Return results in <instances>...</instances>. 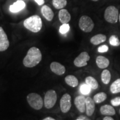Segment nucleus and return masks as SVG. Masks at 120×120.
I'll list each match as a JSON object with an SVG mask.
<instances>
[{
  "label": "nucleus",
  "instance_id": "dca6fc26",
  "mask_svg": "<svg viewBox=\"0 0 120 120\" xmlns=\"http://www.w3.org/2000/svg\"><path fill=\"white\" fill-rule=\"evenodd\" d=\"M96 63L97 67L101 69H105L109 67V61L107 58L103 56H98L96 59Z\"/></svg>",
  "mask_w": 120,
  "mask_h": 120
},
{
  "label": "nucleus",
  "instance_id": "f704fd0d",
  "mask_svg": "<svg viewBox=\"0 0 120 120\" xmlns=\"http://www.w3.org/2000/svg\"><path fill=\"white\" fill-rule=\"evenodd\" d=\"M91 1H94V2H97V1H98V0H91Z\"/></svg>",
  "mask_w": 120,
  "mask_h": 120
},
{
  "label": "nucleus",
  "instance_id": "1a4fd4ad",
  "mask_svg": "<svg viewBox=\"0 0 120 120\" xmlns=\"http://www.w3.org/2000/svg\"><path fill=\"white\" fill-rule=\"evenodd\" d=\"M10 46V42L6 32L2 27H0V52L7 50Z\"/></svg>",
  "mask_w": 120,
  "mask_h": 120
},
{
  "label": "nucleus",
  "instance_id": "6ab92c4d",
  "mask_svg": "<svg viewBox=\"0 0 120 120\" xmlns=\"http://www.w3.org/2000/svg\"><path fill=\"white\" fill-rule=\"evenodd\" d=\"M64 81L68 86L75 87L79 85V80L76 76L73 75H68L64 79Z\"/></svg>",
  "mask_w": 120,
  "mask_h": 120
},
{
  "label": "nucleus",
  "instance_id": "7c9ffc66",
  "mask_svg": "<svg viewBox=\"0 0 120 120\" xmlns=\"http://www.w3.org/2000/svg\"><path fill=\"white\" fill-rule=\"evenodd\" d=\"M103 120H115L113 118L109 116H106L104 118H103Z\"/></svg>",
  "mask_w": 120,
  "mask_h": 120
},
{
  "label": "nucleus",
  "instance_id": "393cba45",
  "mask_svg": "<svg viewBox=\"0 0 120 120\" xmlns=\"http://www.w3.org/2000/svg\"><path fill=\"white\" fill-rule=\"evenodd\" d=\"M109 43L111 46L114 47H117L120 45V41L116 35L111 36L109 38Z\"/></svg>",
  "mask_w": 120,
  "mask_h": 120
},
{
  "label": "nucleus",
  "instance_id": "2f4dec72",
  "mask_svg": "<svg viewBox=\"0 0 120 120\" xmlns=\"http://www.w3.org/2000/svg\"><path fill=\"white\" fill-rule=\"evenodd\" d=\"M78 118H81V119H82L83 120H91L90 118H88V117H87L85 116H80L78 117Z\"/></svg>",
  "mask_w": 120,
  "mask_h": 120
},
{
  "label": "nucleus",
  "instance_id": "f3484780",
  "mask_svg": "<svg viewBox=\"0 0 120 120\" xmlns=\"http://www.w3.org/2000/svg\"><path fill=\"white\" fill-rule=\"evenodd\" d=\"M100 112L105 116H112L115 115L116 111L112 106L109 105H105L100 108Z\"/></svg>",
  "mask_w": 120,
  "mask_h": 120
},
{
  "label": "nucleus",
  "instance_id": "0eeeda50",
  "mask_svg": "<svg viewBox=\"0 0 120 120\" xmlns=\"http://www.w3.org/2000/svg\"><path fill=\"white\" fill-rule=\"evenodd\" d=\"M72 106L71 97L68 94H64L60 100V109L63 113L68 112Z\"/></svg>",
  "mask_w": 120,
  "mask_h": 120
},
{
  "label": "nucleus",
  "instance_id": "a878e982",
  "mask_svg": "<svg viewBox=\"0 0 120 120\" xmlns=\"http://www.w3.org/2000/svg\"><path fill=\"white\" fill-rule=\"evenodd\" d=\"M79 90H80V92L82 94L87 95L91 92V88L86 83H83L81 85L80 88H79Z\"/></svg>",
  "mask_w": 120,
  "mask_h": 120
},
{
  "label": "nucleus",
  "instance_id": "7ed1b4c3",
  "mask_svg": "<svg viewBox=\"0 0 120 120\" xmlns=\"http://www.w3.org/2000/svg\"><path fill=\"white\" fill-rule=\"evenodd\" d=\"M119 11L115 6H109L105 10L104 18L105 20L110 23H116L118 20Z\"/></svg>",
  "mask_w": 120,
  "mask_h": 120
},
{
  "label": "nucleus",
  "instance_id": "473e14b6",
  "mask_svg": "<svg viewBox=\"0 0 120 120\" xmlns=\"http://www.w3.org/2000/svg\"><path fill=\"white\" fill-rule=\"evenodd\" d=\"M42 120H55V118L51 117H47L45 118L44 119H43Z\"/></svg>",
  "mask_w": 120,
  "mask_h": 120
},
{
  "label": "nucleus",
  "instance_id": "2eb2a0df",
  "mask_svg": "<svg viewBox=\"0 0 120 120\" xmlns=\"http://www.w3.org/2000/svg\"><path fill=\"white\" fill-rule=\"evenodd\" d=\"M25 7H26L25 2L22 0H19V1L15 2L14 4H11L9 9L11 12L16 13L23 10Z\"/></svg>",
  "mask_w": 120,
  "mask_h": 120
},
{
  "label": "nucleus",
  "instance_id": "ddd939ff",
  "mask_svg": "<svg viewBox=\"0 0 120 120\" xmlns=\"http://www.w3.org/2000/svg\"><path fill=\"white\" fill-rule=\"evenodd\" d=\"M58 19L62 24L68 23L70 21L71 16L69 12L66 9H61L58 12Z\"/></svg>",
  "mask_w": 120,
  "mask_h": 120
},
{
  "label": "nucleus",
  "instance_id": "9d476101",
  "mask_svg": "<svg viewBox=\"0 0 120 120\" xmlns=\"http://www.w3.org/2000/svg\"><path fill=\"white\" fill-rule=\"evenodd\" d=\"M75 105L81 113L86 111V98L83 95L78 96L75 98Z\"/></svg>",
  "mask_w": 120,
  "mask_h": 120
},
{
  "label": "nucleus",
  "instance_id": "f257e3e1",
  "mask_svg": "<svg viewBox=\"0 0 120 120\" xmlns=\"http://www.w3.org/2000/svg\"><path fill=\"white\" fill-rule=\"evenodd\" d=\"M42 60V53L40 49L32 47L28 49L27 53L23 60L25 67L32 68L37 66Z\"/></svg>",
  "mask_w": 120,
  "mask_h": 120
},
{
  "label": "nucleus",
  "instance_id": "4be33fe9",
  "mask_svg": "<svg viewBox=\"0 0 120 120\" xmlns=\"http://www.w3.org/2000/svg\"><path fill=\"white\" fill-rule=\"evenodd\" d=\"M110 91L113 94L120 93V79H117L111 84L110 86Z\"/></svg>",
  "mask_w": 120,
  "mask_h": 120
},
{
  "label": "nucleus",
  "instance_id": "423d86ee",
  "mask_svg": "<svg viewBox=\"0 0 120 120\" xmlns=\"http://www.w3.org/2000/svg\"><path fill=\"white\" fill-rule=\"evenodd\" d=\"M57 94L55 90H49L46 92L44 97V105L47 109H51L56 104Z\"/></svg>",
  "mask_w": 120,
  "mask_h": 120
},
{
  "label": "nucleus",
  "instance_id": "5701e85b",
  "mask_svg": "<svg viewBox=\"0 0 120 120\" xmlns=\"http://www.w3.org/2000/svg\"><path fill=\"white\" fill-rule=\"evenodd\" d=\"M107 94L105 92H101L97 93L94 96V100L96 103H100L105 101L107 99Z\"/></svg>",
  "mask_w": 120,
  "mask_h": 120
},
{
  "label": "nucleus",
  "instance_id": "412c9836",
  "mask_svg": "<svg viewBox=\"0 0 120 120\" xmlns=\"http://www.w3.org/2000/svg\"><path fill=\"white\" fill-rule=\"evenodd\" d=\"M101 81L105 85H108L110 82L111 79V75L109 70L107 69H105L102 72L101 75Z\"/></svg>",
  "mask_w": 120,
  "mask_h": 120
},
{
  "label": "nucleus",
  "instance_id": "6e6552de",
  "mask_svg": "<svg viewBox=\"0 0 120 120\" xmlns=\"http://www.w3.org/2000/svg\"><path fill=\"white\" fill-rule=\"evenodd\" d=\"M90 60L89 54L87 52H82L74 60L73 64L77 67H85L87 65V62Z\"/></svg>",
  "mask_w": 120,
  "mask_h": 120
},
{
  "label": "nucleus",
  "instance_id": "72a5a7b5",
  "mask_svg": "<svg viewBox=\"0 0 120 120\" xmlns=\"http://www.w3.org/2000/svg\"><path fill=\"white\" fill-rule=\"evenodd\" d=\"M118 20L120 22V13H119V16H118Z\"/></svg>",
  "mask_w": 120,
  "mask_h": 120
},
{
  "label": "nucleus",
  "instance_id": "20e7f679",
  "mask_svg": "<svg viewBox=\"0 0 120 120\" xmlns=\"http://www.w3.org/2000/svg\"><path fill=\"white\" fill-rule=\"evenodd\" d=\"M27 101L31 107L36 110L41 109L43 107V100L41 96L36 93H31L27 97Z\"/></svg>",
  "mask_w": 120,
  "mask_h": 120
},
{
  "label": "nucleus",
  "instance_id": "aec40b11",
  "mask_svg": "<svg viewBox=\"0 0 120 120\" xmlns=\"http://www.w3.org/2000/svg\"><path fill=\"white\" fill-rule=\"evenodd\" d=\"M85 82L91 90H96L98 87V83L92 76H87L85 79Z\"/></svg>",
  "mask_w": 120,
  "mask_h": 120
},
{
  "label": "nucleus",
  "instance_id": "c756f323",
  "mask_svg": "<svg viewBox=\"0 0 120 120\" xmlns=\"http://www.w3.org/2000/svg\"><path fill=\"white\" fill-rule=\"evenodd\" d=\"M34 1L39 6H42L45 4V0H34Z\"/></svg>",
  "mask_w": 120,
  "mask_h": 120
},
{
  "label": "nucleus",
  "instance_id": "cd10ccee",
  "mask_svg": "<svg viewBox=\"0 0 120 120\" xmlns=\"http://www.w3.org/2000/svg\"><path fill=\"white\" fill-rule=\"evenodd\" d=\"M109 46L107 45H103L99 46L97 49V51L100 53H105V52H107L109 51Z\"/></svg>",
  "mask_w": 120,
  "mask_h": 120
},
{
  "label": "nucleus",
  "instance_id": "f8f14e48",
  "mask_svg": "<svg viewBox=\"0 0 120 120\" xmlns=\"http://www.w3.org/2000/svg\"><path fill=\"white\" fill-rule=\"evenodd\" d=\"M95 110V102L94 99L91 97H87L86 98V113L87 116H91L94 114Z\"/></svg>",
  "mask_w": 120,
  "mask_h": 120
},
{
  "label": "nucleus",
  "instance_id": "e433bc0d",
  "mask_svg": "<svg viewBox=\"0 0 120 120\" xmlns=\"http://www.w3.org/2000/svg\"></svg>",
  "mask_w": 120,
  "mask_h": 120
},
{
  "label": "nucleus",
  "instance_id": "9b49d317",
  "mask_svg": "<svg viewBox=\"0 0 120 120\" xmlns=\"http://www.w3.org/2000/svg\"><path fill=\"white\" fill-rule=\"evenodd\" d=\"M50 69L52 72L58 76L64 75L66 72L65 67L57 62H52L50 64Z\"/></svg>",
  "mask_w": 120,
  "mask_h": 120
},
{
  "label": "nucleus",
  "instance_id": "bb28decb",
  "mask_svg": "<svg viewBox=\"0 0 120 120\" xmlns=\"http://www.w3.org/2000/svg\"><path fill=\"white\" fill-rule=\"evenodd\" d=\"M70 26L68 23H64L62 24L61 26H60L59 31L61 34H67V32L70 31Z\"/></svg>",
  "mask_w": 120,
  "mask_h": 120
},
{
  "label": "nucleus",
  "instance_id": "39448f33",
  "mask_svg": "<svg viewBox=\"0 0 120 120\" xmlns=\"http://www.w3.org/2000/svg\"><path fill=\"white\" fill-rule=\"evenodd\" d=\"M79 27L84 32H91L94 29V24L91 17L87 15H84L80 17L79 22Z\"/></svg>",
  "mask_w": 120,
  "mask_h": 120
},
{
  "label": "nucleus",
  "instance_id": "4468645a",
  "mask_svg": "<svg viewBox=\"0 0 120 120\" xmlns=\"http://www.w3.org/2000/svg\"><path fill=\"white\" fill-rule=\"evenodd\" d=\"M42 15L46 20L51 21L54 17V13L52 9L47 5H43L41 9Z\"/></svg>",
  "mask_w": 120,
  "mask_h": 120
},
{
  "label": "nucleus",
  "instance_id": "c9c22d12",
  "mask_svg": "<svg viewBox=\"0 0 120 120\" xmlns=\"http://www.w3.org/2000/svg\"><path fill=\"white\" fill-rule=\"evenodd\" d=\"M83 120L81 119V118H77V119H76V120Z\"/></svg>",
  "mask_w": 120,
  "mask_h": 120
},
{
  "label": "nucleus",
  "instance_id": "f03ea898",
  "mask_svg": "<svg viewBox=\"0 0 120 120\" xmlns=\"http://www.w3.org/2000/svg\"><path fill=\"white\" fill-rule=\"evenodd\" d=\"M23 26L31 32L37 33L41 31L42 21L41 17L38 15H33L24 21Z\"/></svg>",
  "mask_w": 120,
  "mask_h": 120
},
{
  "label": "nucleus",
  "instance_id": "c85d7f7f",
  "mask_svg": "<svg viewBox=\"0 0 120 120\" xmlns=\"http://www.w3.org/2000/svg\"><path fill=\"white\" fill-rule=\"evenodd\" d=\"M111 103L113 106H118L120 105V97H116L111 100Z\"/></svg>",
  "mask_w": 120,
  "mask_h": 120
},
{
  "label": "nucleus",
  "instance_id": "a211bd4d",
  "mask_svg": "<svg viewBox=\"0 0 120 120\" xmlns=\"http://www.w3.org/2000/svg\"><path fill=\"white\" fill-rule=\"evenodd\" d=\"M107 37L103 34H97L90 39V42L94 45H98L106 41Z\"/></svg>",
  "mask_w": 120,
  "mask_h": 120
},
{
  "label": "nucleus",
  "instance_id": "b1692460",
  "mask_svg": "<svg viewBox=\"0 0 120 120\" xmlns=\"http://www.w3.org/2000/svg\"><path fill=\"white\" fill-rule=\"evenodd\" d=\"M67 0H52L53 6L56 9H62L66 6Z\"/></svg>",
  "mask_w": 120,
  "mask_h": 120
}]
</instances>
